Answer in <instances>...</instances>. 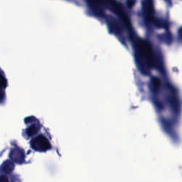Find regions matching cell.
I'll use <instances>...</instances> for the list:
<instances>
[{
  "instance_id": "6da1fadb",
  "label": "cell",
  "mask_w": 182,
  "mask_h": 182,
  "mask_svg": "<svg viewBox=\"0 0 182 182\" xmlns=\"http://www.w3.org/2000/svg\"><path fill=\"white\" fill-rule=\"evenodd\" d=\"M137 61L141 64V67L145 70L147 68H152L154 66L153 52L150 44L143 40H139L137 43Z\"/></svg>"
},
{
  "instance_id": "7a4b0ae2",
  "label": "cell",
  "mask_w": 182,
  "mask_h": 182,
  "mask_svg": "<svg viewBox=\"0 0 182 182\" xmlns=\"http://www.w3.org/2000/svg\"><path fill=\"white\" fill-rule=\"evenodd\" d=\"M31 146L36 151L45 152L51 148L49 140L43 135L36 137L31 141Z\"/></svg>"
},
{
  "instance_id": "3957f363",
  "label": "cell",
  "mask_w": 182,
  "mask_h": 182,
  "mask_svg": "<svg viewBox=\"0 0 182 182\" xmlns=\"http://www.w3.org/2000/svg\"><path fill=\"white\" fill-rule=\"evenodd\" d=\"M90 7L97 15H102L105 6L110 4L109 0H87Z\"/></svg>"
},
{
  "instance_id": "277c9868",
  "label": "cell",
  "mask_w": 182,
  "mask_h": 182,
  "mask_svg": "<svg viewBox=\"0 0 182 182\" xmlns=\"http://www.w3.org/2000/svg\"><path fill=\"white\" fill-rule=\"evenodd\" d=\"M10 157L13 161L17 162V163H21L24 161V151L19 150V149H14L11 152Z\"/></svg>"
},
{
  "instance_id": "5b68a950",
  "label": "cell",
  "mask_w": 182,
  "mask_h": 182,
  "mask_svg": "<svg viewBox=\"0 0 182 182\" xmlns=\"http://www.w3.org/2000/svg\"><path fill=\"white\" fill-rule=\"evenodd\" d=\"M14 169V165L12 162L10 161H6L3 164L2 167H1V169L3 171H4L6 174L11 173L13 171V169Z\"/></svg>"
},
{
  "instance_id": "8992f818",
  "label": "cell",
  "mask_w": 182,
  "mask_h": 182,
  "mask_svg": "<svg viewBox=\"0 0 182 182\" xmlns=\"http://www.w3.org/2000/svg\"><path fill=\"white\" fill-rule=\"evenodd\" d=\"M38 132V128L36 127L35 125H32V126L29 127L27 129V135L29 137H32L34 135H35L36 133Z\"/></svg>"
},
{
  "instance_id": "52a82bcc",
  "label": "cell",
  "mask_w": 182,
  "mask_h": 182,
  "mask_svg": "<svg viewBox=\"0 0 182 182\" xmlns=\"http://www.w3.org/2000/svg\"><path fill=\"white\" fill-rule=\"evenodd\" d=\"M110 28H111L112 30L115 31V33H119V32H120V31H121L120 30V26H119L115 21H110Z\"/></svg>"
},
{
  "instance_id": "ba28073f",
  "label": "cell",
  "mask_w": 182,
  "mask_h": 182,
  "mask_svg": "<svg viewBox=\"0 0 182 182\" xmlns=\"http://www.w3.org/2000/svg\"><path fill=\"white\" fill-rule=\"evenodd\" d=\"M160 83L159 79L157 78H152V85H153V88L154 90H157L160 87Z\"/></svg>"
},
{
  "instance_id": "9c48e42d",
  "label": "cell",
  "mask_w": 182,
  "mask_h": 182,
  "mask_svg": "<svg viewBox=\"0 0 182 182\" xmlns=\"http://www.w3.org/2000/svg\"><path fill=\"white\" fill-rule=\"evenodd\" d=\"M1 85L2 87H5L6 86V81L5 78H4V76L1 75Z\"/></svg>"
},
{
  "instance_id": "30bf717a",
  "label": "cell",
  "mask_w": 182,
  "mask_h": 182,
  "mask_svg": "<svg viewBox=\"0 0 182 182\" xmlns=\"http://www.w3.org/2000/svg\"><path fill=\"white\" fill-rule=\"evenodd\" d=\"M134 4H135V3H134L133 0H128V1H127V4H128L129 7H130V8L133 6Z\"/></svg>"
},
{
  "instance_id": "8fae6325",
  "label": "cell",
  "mask_w": 182,
  "mask_h": 182,
  "mask_svg": "<svg viewBox=\"0 0 182 182\" xmlns=\"http://www.w3.org/2000/svg\"><path fill=\"white\" fill-rule=\"evenodd\" d=\"M7 182L8 178L5 176H2L1 177V182Z\"/></svg>"
},
{
  "instance_id": "7c38bea8",
  "label": "cell",
  "mask_w": 182,
  "mask_h": 182,
  "mask_svg": "<svg viewBox=\"0 0 182 182\" xmlns=\"http://www.w3.org/2000/svg\"><path fill=\"white\" fill-rule=\"evenodd\" d=\"M180 35H181V37L182 38V29L181 31H180Z\"/></svg>"
}]
</instances>
